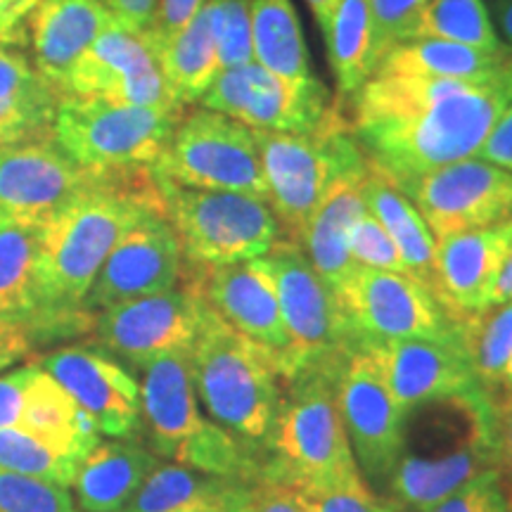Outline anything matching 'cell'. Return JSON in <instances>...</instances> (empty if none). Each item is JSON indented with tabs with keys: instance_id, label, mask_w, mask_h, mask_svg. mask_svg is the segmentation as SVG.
Masks as SVG:
<instances>
[{
	"instance_id": "1",
	"label": "cell",
	"mask_w": 512,
	"mask_h": 512,
	"mask_svg": "<svg viewBox=\"0 0 512 512\" xmlns=\"http://www.w3.org/2000/svg\"><path fill=\"white\" fill-rule=\"evenodd\" d=\"M512 102V53L489 79L375 72L351 95V131L370 169L394 185L477 157Z\"/></svg>"
},
{
	"instance_id": "2",
	"label": "cell",
	"mask_w": 512,
	"mask_h": 512,
	"mask_svg": "<svg viewBox=\"0 0 512 512\" xmlns=\"http://www.w3.org/2000/svg\"><path fill=\"white\" fill-rule=\"evenodd\" d=\"M150 211H164L152 166L98 171L91 188L43 228V294L55 316L95 320V313L83 309L95 275L117 242Z\"/></svg>"
},
{
	"instance_id": "3",
	"label": "cell",
	"mask_w": 512,
	"mask_h": 512,
	"mask_svg": "<svg viewBox=\"0 0 512 512\" xmlns=\"http://www.w3.org/2000/svg\"><path fill=\"white\" fill-rule=\"evenodd\" d=\"M496 470L494 408L484 392L418 403L403 413L387 496L401 512H430L460 486Z\"/></svg>"
},
{
	"instance_id": "4",
	"label": "cell",
	"mask_w": 512,
	"mask_h": 512,
	"mask_svg": "<svg viewBox=\"0 0 512 512\" xmlns=\"http://www.w3.org/2000/svg\"><path fill=\"white\" fill-rule=\"evenodd\" d=\"M190 368L207 418L268 463L285 392V377L271 351L228 328L207 309Z\"/></svg>"
},
{
	"instance_id": "5",
	"label": "cell",
	"mask_w": 512,
	"mask_h": 512,
	"mask_svg": "<svg viewBox=\"0 0 512 512\" xmlns=\"http://www.w3.org/2000/svg\"><path fill=\"white\" fill-rule=\"evenodd\" d=\"M268 188V204L283 238L299 245L306 223L325 195L344 178L366 174L368 159L339 102L318 126L302 133L254 131Z\"/></svg>"
},
{
	"instance_id": "6",
	"label": "cell",
	"mask_w": 512,
	"mask_h": 512,
	"mask_svg": "<svg viewBox=\"0 0 512 512\" xmlns=\"http://www.w3.org/2000/svg\"><path fill=\"white\" fill-rule=\"evenodd\" d=\"M140 432L159 458L209 475L252 479L266 465L202 411L190 356H166L143 368Z\"/></svg>"
},
{
	"instance_id": "7",
	"label": "cell",
	"mask_w": 512,
	"mask_h": 512,
	"mask_svg": "<svg viewBox=\"0 0 512 512\" xmlns=\"http://www.w3.org/2000/svg\"><path fill=\"white\" fill-rule=\"evenodd\" d=\"M347 351L285 380L266 467L302 489H318L358 472L337 401V375Z\"/></svg>"
},
{
	"instance_id": "8",
	"label": "cell",
	"mask_w": 512,
	"mask_h": 512,
	"mask_svg": "<svg viewBox=\"0 0 512 512\" xmlns=\"http://www.w3.org/2000/svg\"><path fill=\"white\" fill-rule=\"evenodd\" d=\"M164 216L174 226L183 256L195 266L252 261L283 240L271 204L252 195L195 190L157 178Z\"/></svg>"
},
{
	"instance_id": "9",
	"label": "cell",
	"mask_w": 512,
	"mask_h": 512,
	"mask_svg": "<svg viewBox=\"0 0 512 512\" xmlns=\"http://www.w3.org/2000/svg\"><path fill=\"white\" fill-rule=\"evenodd\" d=\"M185 110L124 107L64 95L57 105L53 138L64 155L83 169L117 171L155 166Z\"/></svg>"
},
{
	"instance_id": "10",
	"label": "cell",
	"mask_w": 512,
	"mask_h": 512,
	"mask_svg": "<svg viewBox=\"0 0 512 512\" xmlns=\"http://www.w3.org/2000/svg\"><path fill=\"white\" fill-rule=\"evenodd\" d=\"M152 171L181 188L240 192L268 202L256 133L202 105L183 112Z\"/></svg>"
},
{
	"instance_id": "11",
	"label": "cell",
	"mask_w": 512,
	"mask_h": 512,
	"mask_svg": "<svg viewBox=\"0 0 512 512\" xmlns=\"http://www.w3.org/2000/svg\"><path fill=\"white\" fill-rule=\"evenodd\" d=\"M259 259L275 285L287 335V354L280 366L285 380L311 363L356 347L335 290L316 273L297 242L283 238Z\"/></svg>"
},
{
	"instance_id": "12",
	"label": "cell",
	"mask_w": 512,
	"mask_h": 512,
	"mask_svg": "<svg viewBox=\"0 0 512 512\" xmlns=\"http://www.w3.org/2000/svg\"><path fill=\"white\" fill-rule=\"evenodd\" d=\"M337 401L358 472L370 489L387 496L399 460L403 411L389 389L380 358L366 344L344 354L337 375Z\"/></svg>"
},
{
	"instance_id": "13",
	"label": "cell",
	"mask_w": 512,
	"mask_h": 512,
	"mask_svg": "<svg viewBox=\"0 0 512 512\" xmlns=\"http://www.w3.org/2000/svg\"><path fill=\"white\" fill-rule=\"evenodd\" d=\"M354 344L396 339H439L456 332V320L411 275L354 268L335 290Z\"/></svg>"
},
{
	"instance_id": "14",
	"label": "cell",
	"mask_w": 512,
	"mask_h": 512,
	"mask_svg": "<svg viewBox=\"0 0 512 512\" xmlns=\"http://www.w3.org/2000/svg\"><path fill=\"white\" fill-rule=\"evenodd\" d=\"M204 316L207 306L181 283L169 292L131 299L95 313V347L143 370L159 358L190 356Z\"/></svg>"
},
{
	"instance_id": "15",
	"label": "cell",
	"mask_w": 512,
	"mask_h": 512,
	"mask_svg": "<svg viewBox=\"0 0 512 512\" xmlns=\"http://www.w3.org/2000/svg\"><path fill=\"white\" fill-rule=\"evenodd\" d=\"M437 240L512 219V174L484 159H463L396 185Z\"/></svg>"
},
{
	"instance_id": "16",
	"label": "cell",
	"mask_w": 512,
	"mask_h": 512,
	"mask_svg": "<svg viewBox=\"0 0 512 512\" xmlns=\"http://www.w3.org/2000/svg\"><path fill=\"white\" fill-rule=\"evenodd\" d=\"M252 131L302 133L320 124L330 110L328 88L318 79L299 83L268 72L256 62L221 69L200 100Z\"/></svg>"
},
{
	"instance_id": "17",
	"label": "cell",
	"mask_w": 512,
	"mask_h": 512,
	"mask_svg": "<svg viewBox=\"0 0 512 512\" xmlns=\"http://www.w3.org/2000/svg\"><path fill=\"white\" fill-rule=\"evenodd\" d=\"M124 107L185 110L166 86L155 43L147 34H133L117 22L95 38L74 64L67 93Z\"/></svg>"
},
{
	"instance_id": "18",
	"label": "cell",
	"mask_w": 512,
	"mask_h": 512,
	"mask_svg": "<svg viewBox=\"0 0 512 512\" xmlns=\"http://www.w3.org/2000/svg\"><path fill=\"white\" fill-rule=\"evenodd\" d=\"M98 178L57 147L55 138L0 147V223L46 228Z\"/></svg>"
},
{
	"instance_id": "19",
	"label": "cell",
	"mask_w": 512,
	"mask_h": 512,
	"mask_svg": "<svg viewBox=\"0 0 512 512\" xmlns=\"http://www.w3.org/2000/svg\"><path fill=\"white\" fill-rule=\"evenodd\" d=\"M185 256L164 211H150L117 242L95 275L83 309L98 313L110 306L169 292L181 285Z\"/></svg>"
},
{
	"instance_id": "20",
	"label": "cell",
	"mask_w": 512,
	"mask_h": 512,
	"mask_svg": "<svg viewBox=\"0 0 512 512\" xmlns=\"http://www.w3.org/2000/svg\"><path fill=\"white\" fill-rule=\"evenodd\" d=\"M181 283L228 328L271 351L278 368L283 366L287 335L275 285L261 259L221 266H195L185 261Z\"/></svg>"
},
{
	"instance_id": "21",
	"label": "cell",
	"mask_w": 512,
	"mask_h": 512,
	"mask_svg": "<svg viewBox=\"0 0 512 512\" xmlns=\"http://www.w3.org/2000/svg\"><path fill=\"white\" fill-rule=\"evenodd\" d=\"M38 366L67 389L98 434L133 439L140 432V382L107 351L69 344L43 354Z\"/></svg>"
},
{
	"instance_id": "22",
	"label": "cell",
	"mask_w": 512,
	"mask_h": 512,
	"mask_svg": "<svg viewBox=\"0 0 512 512\" xmlns=\"http://www.w3.org/2000/svg\"><path fill=\"white\" fill-rule=\"evenodd\" d=\"M366 347L380 358L389 389L403 413L418 403L479 389L458 330L439 339H396V342L366 344Z\"/></svg>"
},
{
	"instance_id": "23",
	"label": "cell",
	"mask_w": 512,
	"mask_h": 512,
	"mask_svg": "<svg viewBox=\"0 0 512 512\" xmlns=\"http://www.w3.org/2000/svg\"><path fill=\"white\" fill-rule=\"evenodd\" d=\"M512 249V219L437 240L434 297L453 320L491 306L496 280Z\"/></svg>"
},
{
	"instance_id": "24",
	"label": "cell",
	"mask_w": 512,
	"mask_h": 512,
	"mask_svg": "<svg viewBox=\"0 0 512 512\" xmlns=\"http://www.w3.org/2000/svg\"><path fill=\"white\" fill-rule=\"evenodd\" d=\"M43 228L0 223V325L19 328L31 342L43 335H76L95 320H69L48 309L41 278Z\"/></svg>"
},
{
	"instance_id": "25",
	"label": "cell",
	"mask_w": 512,
	"mask_h": 512,
	"mask_svg": "<svg viewBox=\"0 0 512 512\" xmlns=\"http://www.w3.org/2000/svg\"><path fill=\"white\" fill-rule=\"evenodd\" d=\"M114 17L100 0H38L29 17L31 62L57 93H67L74 64Z\"/></svg>"
},
{
	"instance_id": "26",
	"label": "cell",
	"mask_w": 512,
	"mask_h": 512,
	"mask_svg": "<svg viewBox=\"0 0 512 512\" xmlns=\"http://www.w3.org/2000/svg\"><path fill=\"white\" fill-rule=\"evenodd\" d=\"M162 458L136 439L98 441L76 467L72 494L81 512H121Z\"/></svg>"
},
{
	"instance_id": "27",
	"label": "cell",
	"mask_w": 512,
	"mask_h": 512,
	"mask_svg": "<svg viewBox=\"0 0 512 512\" xmlns=\"http://www.w3.org/2000/svg\"><path fill=\"white\" fill-rule=\"evenodd\" d=\"M247 482L159 463L121 512H238Z\"/></svg>"
},
{
	"instance_id": "28",
	"label": "cell",
	"mask_w": 512,
	"mask_h": 512,
	"mask_svg": "<svg viewBox=\"0 0 512 512\" xmlns=\"http://www.w3.org/2000/svg\"><path fill=\"white\" fill-rule=\"evenodd\" d=\"M366 174H356L339 181L320 202L316 214L306 223L302 238H299V247L304 249L306 259L311 261L316 273L332 290H337L347 280V275L354 271L349 256V233L358 216L366 214V202H363L361 192Z\"/></svg>"
},
{
	"instance_id": "29",
	"label": "cell",
	"mask_w": 512,
	"mask_h": 512,
	"mask_svg": "<svg viewBox=\"0 0 512 512\" xmlns=\"http://www.w3.org/2000/svg\"><path fill=\"white\" fill-rule=\"evenodd\" d=\"M366 209L382 223L399 249L408 273L434 294V264H437V238L430 226L396 185L380 171L370 169L361 185Z\"/></svg>"
},
{
	"instance_id": "30",
	"label": "cell",
	"mask_w": 512,
	"mask_h": 512,
	"mask_svg": "<svg viewBox=\"0 0 512 512\" xmlns=\"http://www.w3.org/2000/svg\"><path fill=\"white\" fill-rule=\"evenodd\" d=\"M19 427L48 441L57 451L69 458L81 460L98 444L100 434L86 418L79 403L67 394L60 382H55L46 370L36 363V373L27 389V403Z\"/></svg>"
},
{
	"instance_id": "31",
	"label": "cell",
	"mask_w": 512,
	"mask_h": 512,
	"mask_svg": "<svg viewBox=\"0 0 512 512\" xmlns=\"http://www.w3.org/2000/svg\"><path fill=\"white\" fill-rule=\"evenodd\" d=\"M159 64L166 86L178 105L190 107L202 100L221 72L219 48H216L207 5L169 43L159 48Z\"/></svg>"
},
{
	"instance_id": "32",
	"label": "cell",
	"mask_w": 512,
	"mask_h": 512,
	"mask_svg": "<svg viewBox=\"0 0 512 512\" xmlns=\"http://www.w3.org/2000/svg\"><path fill=\"white\" fill-rule=\"evenodd\" d=\"M254 62L290 81H313L309 50L292 0H249Z\"/></svg>"
},
{
	"instance_id": "33",
	"label": "cell",
	"mask_w": 512,
	"mask_h": 512,
	"mask_svg": "<svg viewBox=\"0 0 512 512\" xmlns=\"http://www.w3.org/2000/svg\"><path fill=\"white\" fill-rule=\"evenodd\" d=\"M508 53L491 55L482 50L458 46L446 41H406L389 50L377 62L375 72L382 74H406L427 76V79H456V81H479L489 79L501 64L508 60ZM373 72V74H375Z\"/></svg>"
},
{
	"instance_id": "34",
	"label": "cell",
	"mask_w": 512,
	"mask_h": 512,
	"mask_svg": "<svg viewBox=\"0 0 512 512\" xmlns=\"http://www.w3.org/2000/svg\"><path fill=\"white\" fill-rule=\"evenodd\" d=\"M323 38L337 91L351 98L377 67L373 12L368 0H339Z\"/></svg>"
},
{
	"instance_id": "35",
	"label": "cell",
	"mask_w": 512,
	"mask_h": 512,
	"mask_svg": "<svg viewBox=\"0 0 512 512\" xmlns=\"http://www.w3.org/2000/svg\"><path fill=\"white\" fill-rule=\"evenodd\" d=\"M420 38L458 43L491 55L508 53L484 0H430L411 34V41Z\"/></svg>"
},
{
	"instance_id": "36",
	"label": "cell",
	"mask_w": 512,
	"mask_h": 512,
	"mask_svg": "<svg viewBox=\"0 0 512 512\" xmlns=\"http://www.w3.org/2000/svg\"><path fill=\"white\" fill-rule=\"evenodd\" d=\"M456 330L479 389L491 399L512 356V302L456 318Z\"/></svg>"
},
{
	"instance_id": "37",
	"label": "cell",
	"mask_w": 512,
	"mask_h": 512,
	"mask_svg": "<svg viewBox=\"0 0 512 512\" xmlns=\"http://www.w3.org/2000/svg\"><path fill=\"white\" fill-rule=\"evenodd\" d=\"M76 467H79V460L57 451L55 446L38 439L36 434L27 432L24 427L0 430V470L46 479V482L69 489Z\"/></svg>"
},
{
	"instance_id": "38",
	"label": "cell",
	"mask_w": 512,
	"mask_h": 512,
	"mask_svg": "<svg viewBox=\"0 0 512 512\" xmlns=\"http://www.w3.org/2000/svg\"><path fill=\"white\" fill-rule=\"evenodd\" d=\"M62 95L55 88L27 95V98L0 102V147L53 138V124Z\"/></svg>"
},
{
	"instance_id": "39",
	"label": "cell",
	"mask_w": 512,
	"mask_h": 512,
	"mask_svg": "<svg viewBox=\"0 0 512 512\" xmlns=\"http://www.w3.org/2000/svg\"><path fill=\"white\" fill-rule=\"evenodd\" d=\"M221 69L254 62L249 0H207Z\"/></svg>"
},
{
	"instance_id": "40",
	"label": "cell",
	"mask_w": 512,
	"mask_h": 512,
	"mask_svg": "<svg viewBox=\"0 0 512 512\" xmlns=\"http://www.w3.org/2000/svg\"><path fill=\"white\" fill-rule=\"evenodd\" d=\"M0 512H81L67 486L0 470Z\"/></svg>"
},
{
	"instance_id": "41",
	"label": "cell",
	"mask_w": 512,
	"mask_h": 512,
	"mask_svg": "<svg viewBox=\"0 0 512 512\" xmlns=\"http://www.w3.org/2000/svg\"><path fill=\"white\" fill-rule=\"evenodd\" d=\"M302 491L309 496L311 512H401L392 498L370 489L361 472L339 479V482L318 486V489Z\"/></svg>"
},
{
	"instance_id": "42",
	"label": "cell",
	"mask_w": 512,
	"mask_h": 512,
	"mask_svg": "<svg viewBox=\"0 0 512 512\" xmlns=\"http://www.w3.org/2000/svg\"><path fill=\"white\" fill-rule=\"evenodd\" d=\"M349 256L354 268H368V271H384V273H408L406 264H403L399 249H396L394 240L384 230L380 221L366 209V214L358 216L349 233ZM413 278V275H411Z\"/></svg>"
},
{
	"instance_id": "43",
	"label": "cell",
	"mask_w": 512,
	"mask_h": 512,
	"mask_svg": "<svg viewBox=\"0 0 512 512\" xmlns=\"http://www.w3.org/2000/svg\"><path fill=\"white\" fill-rule=\"evenodd\" d=\"M430 0H368L375 27V62L399 43L411 41L413 27Z\"/></svg>"
},
{
	"instance_id": "44",
	"label": "cell",
	"mask_w": 512,
	"mask_h": 512,
	"mask_svg": "<svg viewBox=\"0 0 512 512\" xmlns=\"http://www.w3.org/2000/svg\"><path fill=\"white\" fill-rule=\"evenodd\" d=\"M238 512H311V503L297 484L264 465V470L247 482Z\"/></svg>"
},
{
	"instance_id": "45",
	"label": "cell",
	"mask_w": 512,
	"mask_h": 512,
	"mask_svg": "<svg viewBox=\"0 0 512 512\" xmlns=\"http://www.w3.org/2000/svg\"><path fill=\"white\" fill-rule=\"evenodd\" d=\"M430 512H512V508L501 475L489 470L460 486L456 494L444 498Z\"/></svg>"
},
{
	"instance_id": "46",
	"label": "cell",
	"mask_w": 512,
	"mask_h": 512,
	"mask_svg": "<svg viewBox=\"0 0 512 512\" xmlns=\"http://www.w3.org/2000/svg\"><path fill=\"white\" fill-rule=\"evenodd\" d=\"M46 86L48 83L36 72L34 62L22 50L0 46V102L27 98Z\"/></svg>"
},
{
	"instance_id": "47",
	"label": "cell",
	"mask_w": 512,
	"mask_h": 512,
	"mask_svg": "<svg viewBox=\"0 0 512 512\" xmlns=\"http://www.w3.org/2000/svg\"><path fill=\"white\" fill-rule=\"evenodd\" d=\"M36 373V363L12 368L0 375V430L19 427L27 403V389Z\"/></svg>"
},
{
	"instance_id": "48",
	"label": "cell",
	"mask_w": 512,
	"mask_h": 512,
	"mask_svg": "<svg viewBox=\"0 0 512 512\" xmlns=\"http://www.w3.org/2000/svg\"><path fill=\"white\" fill-rule=\"evenodd\" d=\"M207 0H159L155 24H152L150 41L155 43L157 53L164 43H169L185 24L192 22V17L200 12Z\"/></svg>"
},
{
	"instance_id": "49",
	"label": "cell",
	"mask_w": 512,
	"mask_h": 512,
	"mask_svg": "<svg viewBox=\"0 0 512 512\" xmlns=\"http://www.w3.org/2000/svg\"><path fill=\"white\" fill-rule=\"evenodd\" d=\"M491 408H494L496 472L501 475L512 508V399L491 401Z\"/></svg>"
},
{
	"instance_id": "50",
	"label": "cell",
	"mask_w": 512,
	"mask_h": 512,
	"mask_svg": "<svg viewBox=\"0 0 512 512\" xmlns=\"http://www.w3.org/2000/svg\"><path fill=\"white\" fill-rule=\"evenodd\" d=\"M36 5L38 0H0V46H27L29 17Z\"/></svg>"
},
{
	"instance_id": "51",
	"label": "cell",
	"mask_w": 512,
	"mask_h": 512,
	"mask_svg": "<svg viewBox=\"0 0 512 512\" xmlns=\"http://www.w3.org/2000/svg\"><path fill=\"white\" fill-rule=\"evenodd\" d=\"M100 3L110 10L121 29L133 34H150L159 8V0H100Z\"/></svg>"
},
{
	"instance_id": "52",
	"label": "cell",
	"mask_w": 512,
	"mask_h": 512,
	"mask_svg": "<svg viewBox=\"0 0 512 512\" xmlns=\"http://www.w3.org/2000/svg\"><path fill=\"white\" fill-rule=\"evenodd\" d=\"M477 159L505 169L512 174V102L505 107V112L498 117L494 128L486 136L484 145L479 147Z\"/></svg>"
},
{
	"instance_id": "53",
	"label": "cell",
	"mask_w": 512,
	"mask_h": 512,
	"mask_svg": "<svg viewBox=\"0 0 512 512\" xmlns=\"http://www.w3.org/2000/svg\"><path fill=\"white\" fill-rule=\"evenodd\" d=\"M31 339L24 330L19 328H5L0 325V370L10 368L12 363L19 361L29 354L31 349Z\"/></svg>"
},
{
	"instance_id": "54",
	"label": "cell",
	"mask_w": 512,
	"mask_h": 512,
	"mask_svg": "<svg viewBox=\"0 0 512 512\" xmlns=\"http://www.w3.org/2000/svg\"><path fill=\"white\" fill-rule=\"evenodd\" d=\"M491 19H496L494 27L501 36L503 46L512 53V0H491Z\"/></svg>"
},
{
	"instance_id": "55",
	"label": "cell",
	"mask_w": 512,
	"mask_h": 512,
	"mask_svg": "<svg viewBox=\"0 0 512 512\" xmlns=\"http://www.w3.org/2000/svg\"><path fill=\"white\" fill-rule=\"evenodd\" d=\"M510 302H512V249L501 268V275H498L496 280L494 294H491V306H501Z\"/></svg>"
},
{
	"instance_id": "56",
	"label": "cell",
	"mask_w": 512,
	"mask_h": 512,
	"mask_svg": "<svg viewBox=\"0 0 512 512\" xmlns=\"http://www.w3.org/2000/svg\"><path fill=\"white\" fill-rule=\"evenodd\" d=\"M309 3V10L313 15V22L320 29V34H328V27L332 22V15H335L339 0H306Z\"/></svg>"
},
{
	"instance_id": "57",
	"label": "cell",
	"mask_w": 512,
	"mask_h": 512,
	"mask_svg": "<svg viewBox=\"0 0 512 512\" xmlns=\"http://www.w3.org/2000/svg\"><path fill=\"white\" fill-rule=\"evenodd\" d=\"M503 399H512V356L508 358V363H505L501 380H498L496 394L491 396L489 401H503Z\"/></svg>"
}]
</instances>
